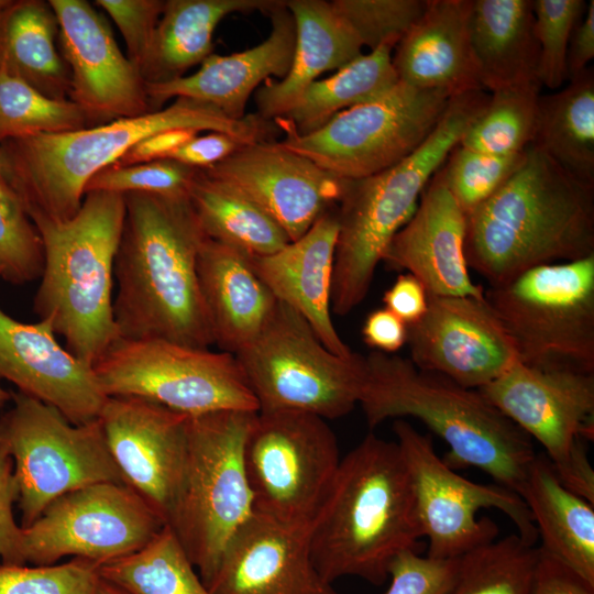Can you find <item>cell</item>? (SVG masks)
Segmentation results:
<instances>
[{"label": "cell", "mask_w": 594, "mask_h": 594, "mask_svg": "<svg viewBox=\"0 0 594 594\" xmlns=\"http://www.w3.org/2000/svg\"><path fill=\"white\" fill-rule=\"evenodd\" d=\"M125 216L114 258L113 316L119 338L213 344L197 273L207 238L189 198L123 195Z\"/></svg>", "instance_id": "obj_1"}, {"label": "cell", "mask_w": 594, "mask_h": 594, "mask_svg": "<svg viewBox=\"0 0 594 594\" xmlns=\"http://www.w3.org/2000/svg\"><path fill=\"white\" fill-rule=\"evenodd\" d=\"M594 255V185L534 145L520 167L466 215L464 256L488 286L536 266Z\"/></svg>", "instance_id": "obj_2"}, {"label": "cell", "mask_w": 594, "mask_h": 594, "mask_svg": "<svg viewBox=\"0 0 594 594\" xmlns=\"http://www.w3.org/2000/svg\"><path fill=\"white\" fill-rule=\"evenodd\" d=\"M275 128L257 113L234 120L211 103L178 97L169 106L139 117L8 140L0 145L4 164L1 178L16 194L30 218L43 216L66 221L80 209L89 179L152 134L191 129L222 132L255 143L273 140Z\"/></svg>", "instance_id": "obj_3"}, {"label": "cell", "mask_w": 594, "mask_h": 594, "mask_svg": "<svg viewBox=\"0 0 594 594\" xmlns=\"http://www.w3.org/2000/svg\"><path fill=\"white\" fill-rule=\"evenodd\" d=\"M422 531L396 441L369 433L341 459L309 530L312 562L329 583L343 576L381 585L392 561L416 550Z\"/></svg>", "instance_id": "obj_4"}, {"label": "cell", "mask_w": 594, "mask_h": 594, "mask_svg": "<svg viewBox=\"0 0 594 594\" xmlns=\"http://www.w3.org/2000/svg\"><path fill=\"white\" fill-rule=\"evenodd\" d=\"M373 429L413 417L449 447L451 468H477L519 495L537 455L531 439L477 389L417 369L408 358L371 351L364 356L359 403Z\"/></svg>", "instance_id": "obj_5"}, {"label": "cell", "mask_w": 594, "mask_h": 594, "mask_svg": "<svg viewBox=\"0 0 594 594\" xmlns=\"http://www.w3.org/2000/svg\"><path fill=\"white\" fill-rule=\"evenodd\" d=\"M124 216L123 195L89 191L69 220L30 218L44 246L33 309L69 352L91 366L119 338L112 290Z\"/></svg>", "instance_id": "obj_6"}, {"label": "cell", "mask_w": 594, "mask_h": 594, "mask_svg": "<svg viewBox=\"0 0 594 594\" xmlns=\"http://www.w3.org/2000/svg\"><path fill=\"white\" fill-rule=\"evenodd\" d=\"M488 98L484 90L450 98L435 130L409 156L380 173L345 180L337 205L332 314L345 316L365 299L392 239L411 218L425 187Z\"/></svg>", "instance_id": "obj_7"}, {"label": "cell", "mask_w": 594, "mask_h": 594, "mask_svg": "<svg viewBox=\"0 0 594 594\" xmlns=\"http://www.w3.org/2000/svg\"><path fill=\"white\" fill-rule=\"evenodd\" d=\"M256 413L188 417L183 476L166 525L206 586L229 542L255 513L243 452Z\"/></svg>", "instance_id": "obj_8"}, {"label": "cell", "mask_w": 594, "mask_h": 594, "mask_svg": "<svg viewBox=\"0 0 594 594\" xmlns=\"http://www.w3.org/2000/svg\"><path fill=\"white\" fill-rule=\"evenodd\" d=\"M484 298L518 362L594 373V255L536 266L488 286Z\"/></svg>", "instance_id": "obj_9"}, {"label": "cell", "mask_w": 594, "mask_h": 594, "mask_svg": "<svg viewBox=\"0 0 594 594\" xmlns=\"http://www.w3.org/2000/svg\"><path fill=\"white\" fill-rule=\"evenodd\" d=\"M235 356L257 411H301L327 420L348 415L359 403L364 356L334 354L304 317L280 301Z\"/></svg>", "instance_id": "obj_10"}, {"label": "cell", "mask_w": 594, "mask_h": 594, "mask_svg": "<svg viewBox=\"0 0 594 594\" xmlns=\"http://www.w3.org/2000/svg\"><path fill=\"white\" fill-rule=\"evenodd\" d=\"M11 400L0 417V453L14 462L21 527L68 492L100 482L124 483L99 419L72 424L56 408L20 392L11 393Z\"/></svg>", "instance_id": "obj_11"}, {"label": "cell", "mask_w": 594, "mask_h": 594, "mask_svg": "<svg viewBox=\"0 0 594 594\" xmlns=\"http://www.w3.org/2000/svg\"><path fill=\"white\" fill-rule=\"evenodd\" d=\"M92 367L108 397H139L189 417L257 411L237 356L221 350L118 338Z\"/></svg>", "instance_id": "obj_12"}, {"label": "cell", "mask_w": 594, "mask_h": 594, "mask_svg": "<svg viewBox=\"0 0 594 594\" xmlns=\"http://www.w3.org/2000/svg\"><path fill=\"white\" fill-rule=\"evenodd\" d=\"M450 97L398 81L384 95L345 109L320 129L298 135L284 125L279 141L327 173L352 180L380 173L409 156L435 130Z\"/></svg>", "instance_id": "obj_13"}, {"label": "cell", "mask_w": 594, "mask_h": 594, "mask_svg": "<svg viewBox=\"0 0 594 594\" xmlns=\"http://www.w3.org/2000/svg\"><path fill=\"white\" fill-rule=\"evenodd\" d=\"M254 512L310 528L341 461L327 420L308 413L257 411L244 443Z\"/></svg>", "instance_id": "obj_14"}, {"label": "cell", "mask_w": 594, "mask_h": 594, "mask_svg": "<svg viewBox=\"0 0 594 594\" xmlns=\"http://www.w3.org/2000/svg\"><path fill=\"white\" fill-rule=\"evenodd\" d=\"M393 431L408 470L416 513L428 539L427 556L459 559L495 540L497 525L479 518L482 508L503 512L529 544L538 539L531 514L519 495L498 484L472 482L454 472L441 459L429 436L405 419H395Z\"/></svg>", "instance_id": "obj_15"}, {"label": "cell", "mask_w": 594, "mask_h": 594, "mask_svg": "<svg viewBox=\"0 0 594 594\" xmlns=\"http://www.w3.org/2000/svg\"><path fill=\"white\" fill-rule=\"evenodd\" d=\"M477 391L543 447L564 487L594 505V471L585 450L594 438V373L516 362Z\"/></svg>", "instance_id": "obj_16"}, {"label": "cell", "mask_w": 594, "mask_h": 594, "mask_svg": "<svg viewBox=\"0 0 594 594\" xmlns=\"http://www.w3.org/2000/svg\"><path fill=\"white\" fill-rule=\"evenodd\" d=\"M165 525L127 484H91L57 497L22 527L20 564H55L69 556L103 564L141 549Z\"/></svg>", "instance_id": "obj_17"}, {"label": "cell", "mask_w": 594, "mask_h": 594, "mask_svg": "<svg viewBox=\"0 0 594 594\" xmlns=\"http://www.w3.org/2000/svg\"><path fill=\"white\" fill-rule=\"evenodd\" d=\"M411 363L479 389L516 362L514 344L484 297L428 295L425 315L407 326Z\"/></svg>", "instance_id": "obj_18"}, {"label": "cell", "mask_w": 594, "mask_h": 594, "mask_svg": "<svg viewBox=\"0 0 594 594\" xmlns=\"http://www.w3.org/2000/svg\"><path fill=\"white\" fill-rule=\"evenodd\" d=\"M61 55L70 74L68 100L96 127L151 112L145 82L119 48L102 14L86 0H48Z\"/></svg>", "instance_id": "obj_19"}, {"label": "cell", "mask_w": 594, "mask_h": 594, "mask_svg": "<svg viewBox=\"0 0 594 594\" xmlns=\"http://www.w3.org/2000/svg\"><path fill=\"white\" fill-rule=\"evenodd\" d=\"M187 415L130 396L108 397L98 417L123 482L167 522L183 476Z\"/></svg>", "instance_id": "obj_20"}, {"label": "cell", "mask_w": 594, "mask_h": 594, "mask_svg": "<svg viewBox=\"0 0 594 594\" xmlns=\"http://www.w3.org/2000/svg\"><path fill=\"white\" fill-rule=\"evenodd\" d=\"M200 170L256 204L290 241L338 205L345 185V180L275 141L245 144L220 163Z\"/></svg>", "instance_id": "obj_21"}, {"label": "cell", "mask_w": 594, "mask_h": 594, "mask_svg": "<svg viewBox=\"0 0 594 594\" xmlns=\"http://www.w3.org/2000/svg\"><path fill=\"white\" fill-rule=\"evenodd\" d=\"M0 380L56 408L75 425L98 419L108 398L94 367L58 342L50 321L25 323L1 308Z\"/></svg>", "instance_id": "obj_22"}, {"label": "cell", "mask_w": 594, "mask_h": 594, "mask_svg": "<svg viewBox=\"0 0 594 594\" xmlns=\"http://www.w3.org/2000/svg\"><path fill=\"white\" fill-rule=\"evenodd\" d=\"M309 530L254 513L227 546L211 594H339L317 571Z\"/></svg>", "instance_id": "obj_23"}, {"label": "cell", "mask_w": 594, "mask_h": 594, "mask_svg": "<svg viewBox=\"0 0 594 594\" xmlns=\"http://www.w3.org/2000/svg\"><path fill=\"white\" fill-rule=\"evenodd\" d=\"M465 223L440 167L382 261L415 276L428 295L484 297L485 288L473 282L464 256Z\"/></svg>", "instance_id": "obj_24"}, {"label": "cell", "mask_w": 594, "mask_h": 594, "mask_svg": "<svg viewBox=\"0 0 594 594\" xmlns=\"http://www.w3.org/2000/svg\"><path fill=\"white\" fill-rule=\"evenodd\" d=\"M265 14L272 29L260 44L231 55L211 54L193 75L145 84L151 110L162 109L172 98L187 97L211 103L231 119L244 118L255 88L271 76L283 79L293 62L296 25L285 1L276 0Z\"/></svg>", "instance_id": "obj_25"}, {"label": "cell", "mask_w": 594, "mask_h": 594, "mask_svg": "<svg viewBox=\"0 0 594 594\" xmlns=\"http://www.w3.org/2000/svg\"><path fill=\"white\" fill-rule=\"evenodd\" d=\"M339 224L337 208L324 211L297 240L277 252L251 257L275 298L296 310L323 345L342 358L354 352L332 321L331 289Z\"/></svg>", "instance_id": "obj_26"}, {"label": "cell", "mask_w": 594, "mask_h": 594, "mask_svg": "<svg viewBox=\"0 0 594 594\" xmlns=\"http://www.w3.org/2000/svg\"><path fill=\"white\" fill-rule=\"evenodd\" d=\"M473 0H427L422 15L395 46L392 63L398 80L450 98L481 85L471 42Z\"/></svg>", "instance_id": "obj_27"}, {"label": "cell", "mask_w": 594, "mask_h": 594, "mask_svg": "<svg viewBox=\"0 0 594 594\" xmlns=\"http://www.w3.org/2000/svg\"><path fill=\"white\" fill-rule=\"evenodd\" d=\"M197 273L213 344L235 355L260 334L278 300L249 255L208 238L198 254Z\"/></svg>", "instance_id": "obj_28"}, {"label": "cell", "mask_w": 594, "mask_h": 594, "mask_svg": "<svg viewBox=\"0 0 594 594\" xmlns=\"http://www.w3.org/2000/svg\"><path fill=\"white\" fill-rule=\"evenodd\" d=\"M296 25L293 62L287 75L267 79L255 94L257 114L267 120L285 116L304 90L324 72L340 69L362 53V44L326 0H286Z\"/></svg>", "instance_id": "obj_29"}, {"label": "cell", "mask_w": 594, "mask_h": 594, "mask_svg": "<svg viewBox=\"0 0 594 594\" xmlns=\"http://www.w3.org/2000/svg\"><path fill=\"white\" fill-rule=\"evenodd\" d=\"M471 42L483 89L540 87L530 0H473Z\"/></svg>", "instance_id": "obj_30"}, {"label": "cell", "mask_w": 594, "mask_h": 594, "mask_svg": "<svg viewBox=\"0 0 594 594\" xmlns=\"http://www.w3.org/2000/svg\"><path fill=\"white\" fill-rule=\"evenodd\" d=\"M519 496L541 539L539 548L594 585V505L564 487L540 454Z\"/></svg>", "instance_id": "obj_31"}, {"label": "cell", "mask_w": 594, "mask_h": 594, "mask_svg": "<svg viewBox=\"0 0 594 594\" xmlns=\"http://www.w3.org/2000/svg\"><path fill=\"white\" fill-rule=\"evenodd\" d=\"M276 0H165L151 48L140 70L145 84L180 77L212 54L220 21L235 12L265 13Z\"/></svg>", "instance_id": "obj_32"}, {"label": "cell", "mask_w": 594, "mask_h": 594, "mask_svg": "<svg viewBox=\"0 0 594 594\" xmlns=\"http://www.w3.org/2000/svg\"><path fill=\"white\" fill-rule=\"evenodd\" d=\"M58 22L48 1L0 6V70L55 99L67 100L70 74L57 50Z\"/></svg>", "instance_id": "obj_33"}, {"label": "cell", "mask_w": 594, "mask_h": 594, "mask_svg": "<svg viewBox=\"0 0 594 594\" xmlns=\"http://www.w3.org/2000/svg\"><path fill=\"white\" fill-rule=\"evenodd\" d=\"M558 92L540 95L531 145L568 173L594 185V69L569 78Z\"/></svg>", "instance_id": "obj_34"}, {"label": "cell", "mask_w": 594, "mask_h": 594, "mask_svg": "<svg viewBox=\"0 0 594 594\" xmlns=\"http://www.w3.org/2000/svg\"><path fill=\"white\" fill-rule=\"evenodd\" d=\"M393 50L382 45L332 76L314 81L294 107L274 121L305 135L323 127L339 112L384 95L399 81L392 63Z\"/></svg>", "instance_id": "obj_35"}, {"label": "cell", "mask_w": 594, "mask_h": 594, "mask_svg": "<svg viewBox=\"0 0 594 594\" xmlns=\"http://www.w3.org/2000/svg\"><path fill=\"white\" fill-rule=\"evenodd\" d=\"M189 201L205 235L250 257L273 254L290 242L256 204L197 169Z\"/></svg>", "instance_id": "obj_36"}, {"label": "cell", "mask_w": 594, "mask_h": 594, "mask_svg": "<svg viewBox=\"0 0 594 594\" xmlns=\"http://www.w3.org/2000/svg\"><path fill=\"white\" fill-rule=\"evenodd\" d=\"M99 573L128 594H211L168 525L141 549L100 564Z\"/></svg>", "instance_id": "obj_37"}, {"label": "cell", "mask_w": 594, "mask_h": 594, "mask_svg": "<svg viewBox=\"0 0 594 594\" xmlns=\"http://www.w3.org/2000/svg\"><path fill=\"white\" fill-rule=\"evenodd\" d=\"M540 87H516L494 91L483 112L469 127L459 144L491 155L525 151L538 124Z\"/></svg>", "instance_id": "obj_38"}, {"label": "cell", "mask_w": 594, "mask_h": 594, "mask_svg": "<svg viewBox=\"0 0 594 594\" xmlns=\"http://www.w3.org/2000/svg\"><path fill=\"white\" fill-rule=\"evenodd\" d=\"M538 547L517 534L481 546L460 558L449 594H527Z\"/></svg>", "instance_id": "obj_39"}, {"label": "cell", "mask_w": 594, "mask_h": 594, "mask_svg": "<svg viewBox=\"0 0 594 594\" xmlns=\"http://www.w3.org/2000/svg\"><path fill=\"white\" fill-rule=\"evenodd\" d=\"M88 128L82 110L70 100L51 99L0 70V145L12 139Z\"/></svg>", "instance_id": "obj_40"}, {"label": "cell", "mask_w": 594, "mask_h": 594, "mask_svg": "<svg viewBox=\"0 0 594 594\" xmlns=\"http://www.w3.org/2000/svg\"><path fill=\"white\" fill-rule=\"evenodd\" d=\"M42 238L11 187L0 177V278L23 285L41 277Z\"/></svg>", "instance_id": "obj_41"}, {"label": "cell", "mask_w": 594, "mask_h": 594, "mask_svg": "<svg viewBox=\"0 0 594 594\" xmlns=\"http://www.w3.org/2000/svg\"><path fill=\"white\" fill-rule=\"evenodd\" d=\"M526 150L510 155L471 151L459 143L441 166L446 185L469 215L487 200L522 164Z\"/></svg>", "instance_id": "obj_42"}, {"label": "cell", "mask_w": 594, "mask_h": 594, "mask_svg": "<svg viewBox=\"0 0 594 594\" xmlns=\"http://www.w3.org/2000/svg\"><path fill=\"white\" fill-rule=\"evenodd\" d=\"M336 12L371 51L395 48L422 15L427 0H332Z\"/></svg>", "instance_id": "obj_43"}, {"label": "cell", "mask_w": 594, "mask_h": 594, "mask_svg": "<svg viewBox=\"0 0 594 594\" xmlns=\"http://www.w3.org/2000/svg\"><path fill=\"white\" fill-rule=\"evenodd\" d=\"M584 0H535V33L539 43V79L554 90L569 80L566 53L572 32L583 18Z\"/></svg>", "instance_id": "obj_44"}, {"label": "cell", "mask_w": 594, "mask_h": 594, "mask_svg": "<svg viewBox=\"0 0 594 594\" xmlns=\"http://www.w3.org/2000/svg\"><path fill=\"white\" fill-rule=\"evenodd\" d=\"M100 564L81 558L65 563H0V594H98Z\"/></svg>", "instance_id": "obj_45"}, {"label": "cell", "mask_w": 594, "mask_h": 594, "mask_svg": "<svg viewBox=\"0 0 594 594\" xmlns=\"http://www.w3.org/2000/svg\"><path fill=\"white\" fill-rule=\"evenodd\" d=\"M197 169L164 158L142 164L110 165L92 176L85 187L89 191L116 194L145 193L165 197L189 198Z\"/></svg>", "instance_id": "obj_46"}, {"label": "cell", "mask_w": 594, "mask_h": 594, "mask_svg": "<svg viewBox=\"0 0 594 594\" xmlns=\"http://www.w3.org/2000/svg\"><path fill=\"white\" fill-rule=\"evenodd\" d=\"M460 565L459 559L420 556L416 550L399 553L391 563L385 594H449Z\"/></svg>", "instance_id": "obj_47"}, {"label": "cell", "mask_w": 594, "mask_h": 594, "mask_svg": "<svg viewBox=\"0 0 594 594\" xmlns=\"http://www.w3.org/2000/svg\"><path fill=\"white\" fill-rule=\"evenodd\" d=\"M95 4L102 8L117 24L127 46V57L140 73L165 0H97Z\"/></svg>", "instance_id": "obj_48"}, {"label": "cell", "mask_w": 594, "mask_h": 594, "mask_svg": "<svg viewBox=\"0 0 594 594\" xmlns=\"http://www.w3.org/2000/svg\"><path fill=\"white\" fill-rule=\"evenodd\" d=\"M19 487L10 458L0 453V562L20 564L21 525L13 515Z\"/></svg>", "instance_id": "obj_49"}, {"label": "cell", "mask_w": 594, "mask_h": 594, "mask_svg": "<svg viewBox=\"0 0 594 594\" xmlns=\"http://www.w3.org/2000/svg\"><path fill=\"white\" fill-rule=\"evenodd\" d=\"M527 594H594V585L538 547Z\"/></svg>", "instance_id": "obj_50"}, {"label": "cell", "mask_w": 594, "mask_h": 594, "mask_svg": "<svg viewBox=\"0 0 594 594\" xmlns=\"http://www.w3.org/2000/svg\"><path fill=\"white\" fill-rule=\"evenodd\" d=\"M249 144L222 132L196 135L176 148L168 158L196 169L209 168L232 155L241 146Z\"/></svg>", "instance_id": "obj_51"}, {"label": "cell", "mask_w": 594, "mask_h": 594, "mask_svg": "<svg viewBox=\"0 0 594 594\" xmlns=\"http://www.w3.org/2000/svg\"><path fill=\"white\" fill-rule=\"evenodd\" d=\"M385 308L406 326L417 322L426 312L428 294L424 285L411 274H399L384 293Z\"/></svg>", "instance_id": "obj_52"}, {"label": "cell", "mask_w": 594, "mask_h": 594, "mask_svg": "<svg viewBox=\"0 0 594 594\" xmlns=\"http://www.w3.org/2000/svg\"><path fill=\"white\" fill-rule=\"evenodd\" d=\"M407 326L388 309L380 308L369 314L363 327V341L383 353L393 354L407 342Z\"/></svg>", "instance_id": "obj_53"}, {"label": "cell", "mask_w": 594, "mask_h": 594, "mask_svg": "<svg viewBox=\"0 0 594 594\" xmlns=\"http://www.w3.org/2000/svg\"><path fill=\"white\" fill-rule=\"evenodd\" d=\"M198 133L191 129H172L157 132L132 146L116 165L129 166L168 158L176 148Z\"/></svg>", "instance_id": "obj_54"}, {"label": "cell", "mask_w": 594, "mask_h": 594, "mask_svg": "<svg viewBox=\"0 0 594 594\" xmlns=\"http://www.w3.org/2000/svg\"><path fill=\"white\" fill-rule=\"evenodd\" d=\"M594 57V1L587 2L585 13L574 28L566 53L569 78L580 74Z\"/></svg>", "instance_id": "obj_55"}, {"label": "cell", "mask_w": 594, "mask_h": 594, "mask_svg": "<svg viewBox=\"0 0 594 594\" xmlns=\"http://www.w3.org/2000/svg\"><path fill=\"white\" fill-rule=\"evenodd\" d=\"M98 594H128L122 588L118 587L117 585L101 579Z\"/></svg>", "instance_id": "obj_56"}, {"label": "cell", "mask_w": 594, "mask_h": 594, "mask_svg": "<svg viewBox=\"0 0 594 594\" xmlns=\"http://www.w3.org/2000/svg\"><path fill=\"white\" fill-rule=\"evenodd\" d=\"M11 400V393L0 385V409Z\"/></svg>", "instance_id": "obj_57"}, {"label": "cell", "mask_w": 594, "mask_h": 594, "mask_svg": "<svg viewBox=\"0 0 594 594\" xmlns=\"http://www.w3.org/2000/svg\"><path fill=\"white\" fill-rule=\"evenodd\" d=\"M3 168H4V164H3V160H2V157L0 155V177H1L2 173H3Z\"/></svg>", "instance_id": "obj_58"}, {"label": "cell", "mask_w": 594, "mask_h": 594, "mask_svg": "<svg viewBox=\"0 0 594 594\" xmlns=\"http://www.w3.org/2000/svg\"><path fill=\"white\" fill-rule=\"evenodd\" d=\"M3 2H4V0H0V6H2V4H3Z\"/></svg>", "instance_id": "obj_59"}]
</instances>
